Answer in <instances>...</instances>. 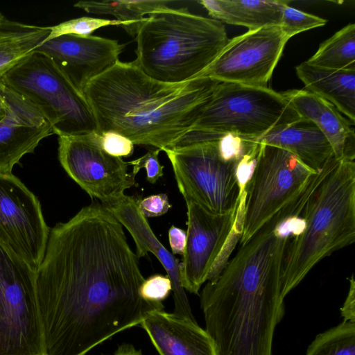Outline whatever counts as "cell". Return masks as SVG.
<instances>
[{
  "label": "cell",
  "mask_w": 355,
  "mask_h": 355,
  "mask_svg": "<svg viewBox=\"0 0 355 355\" xmlns=\"http://www.w3.org/2000/svg\"><path fill=\"white\" fill-rule=\"evenodd\" d=\"M257 142L232 135L187 134L163 150L184 200L213 214L237 211L245 188H240L239 165Z\"/></svg>",
  "instance_id": "8992f818"
},
{
  "label": "cell",
  "mask_w": 355,
  "mask_h": 355,
  "mask_svg": "<svg viewBox=\"0 0 355 355\" xmlns=\"http://www.w3.org/2000/svg\"><path fill=\"white\" fill-rule=\"evenodd\" d=\"M160 151L158 148L150 150L138 159L128 162V165L132 166V175L136 176L141 168H145L146 180L151 184L155 183L164 175V166L160 164L158 157Z\"/></svg>",
  "instance_id": "4dcf8cb0"
},
{
  "label": "cell",
  "mask_w": 355,
  "mask_h": 355,
  "mask_svg": "<svg viewBox=\"0 0 355 355\" xmlns=\"http://www.w3.org/2000/svg\"><path fill=\"white\" fill-rule=\"evenodd\" d=\"M212 19L242 26L249 30L279 26L284 7L288 1L201 0L198 1Z\"/></svg>",
  "instance_id": "7402d4cb"
},
{
  "label": "cell",
  "mask_w": 355,
  "mask_h": 355,
  "mask_svg": "<svg viewBox=\"0 0 355 355\" xmlns=\"http://www.w3.org/2000/svg\"><path fill=\"white\" fill-rule=\"evenodd\" d=\"M171 291L172 283L167 275H155L145 279L139 292L140 296L146 301L162 302Z\"/></svg>",
  "instance_id": "f546056e"
},
{
  "label": "cell",
  "mask_w": 355,
  "mask_h": 355,
  "mask_svg": "<svg viewBox=\"0 0 355 355\" xmlns=\"http://www.w3.org/2000/svg\"><path fill=\"white\" fill-rule=\"evenodd\" d=\"M140 325L159 355H218L212 339L196 322L162 310L150 312Z\"/></svg>",
  "instance_id": "ac0fdd59"
},
{
  "label": "cell",
  "mask_w": 355,
  "mask_h": 355,
  "mask_svg": "<svg viewBox=\"0 0 355 355\" xmlns=\"http://www.w3.org/2000/svg\"><path fill=\"white\" fill-rule=\"evenodd\" d=\"M220 82L197 77L166 83L145 74L132 62L118 61L83 90L98 132L115 131L134 144L163 150L191 132Z\"/></svg>",
  "instance_id": "3957f363"
},
{
  "label": "cell",
  "mask_w": 355,
  "mask_h": 355,
  "mask_svg": "<svg viewBox=\"0 0 355 355\" xmlns=\"http://www.w3.org/2000/svg\"><path fill=\"white\" fill-rule=\"evenodd\" d=\"M168 236L171 253L173 255L180 254L182 257L187 243L186 231L172 225L168 230Z\"/></svg>",
  "instance_id": "836d02e7"
},
{
  "label": "cell",
  "mask_w": 355,
  "mask_h": 355,
  "mask_svg": "<svg viewBox=\"0 0 355 355\" xmlns=\"http://www.w3.org/2000/svg\"><path fill=\"white\" fill-rule=\"evenodd\" d=\"M306 355H355V323L343 321L319 334Z\"/></svg>",
  "instance_id": "484cf974"
},
{
  "label": "cell",
  "mask_w": 355,
  "mask_h": 355,
  "mask_svg": "<svg viewBox=\"0 0 355 355\" xmlns=\"http://www.w3.org/2000/svg\"><path fill=\"white\" fill-rule=\"evenodd\" d=\"M327 22L323 18L304 12L286 4L282 13L279 26L290 39L304 31L323 26Z\"/></svg>",
  "instance_id": "83f0119b"
},
{
  "label": "cell",
  "mask_w": 355,
  "mask_h": 355,
  "mask_svg": "<svg viewBox=\"0 0 355 355\" xmlns=\"http://www.w3.org/2000/svg\"><path fill=\"white\" fill-rule=\"evenodd\" d=\"M185 202L187 243L180 275L184 290L198 294L227 243L236 244L241 239L243 220L237 211L213 214L192 201Z\"/></svg>",
  "instance_id": "4fadbf2b"
},
{
  "label": "cell",
  "mask_w": 355,
  "mask_h": 355,
  "mask_svg": "<svg viewBox=\"0 0 355 355\" xmlns=\"http://www.w3.org/2000/svg\"><path fill=\"white\" fill-rule=\"evenodd\" d=\"M173 3L164 0L80 1L73 6L89 14L112 15L116 20L128 23L130 26L125 30L134 36L139 25L146 20V15L171 8Z\"/></svg>",
  "instance_id": "cb8c5ba5"
},
{
  "label": "cell",
  "mask_w": 355,
  "mask_h": 355,
  "mask_svg": "<svg viewBox=\"0 0 355 355\" xmlns=\"http://www.w3.org/2000/svg\"><path fill=\"white\" fill-rule=\"evenodd\" d=\"M301 216L304 228L290 239L283 257L280 283L284 298L322 259L354 243V159H330Z\"/></svg>",
  "instance_id": "277c9868"
},
{
  "label": "cell",
  "mask_w": 355,
  "mask_h": 355,
  "mask_svg": "<svg viewBox=\"0 0 355 355\" xmlns=\"http://www.w3.org/2000/svg\"><path fill=\"white\" fill-rule=\"evenodd\" d=\"M293 232L284 215L275 214L204 286L205 330L218 355H272L285 311L280 276Z\"/></svg>",
  "instance_id": "7a4b0ae2"
},
{
  "label": "cell",
  "mask_w": 355,
  "mask_h": 355,
  "mask_svg": "<svg viewBox=\"0 0 355 355\" xmlns=\"http://www.w3.org/2000/svg\"><path fill=\"white\" fill-rule=\"evenodd\" d=\"M50 33L49 26L0 21V78L35 50Z\"/></svg>",
  "instance_id": "603a6c76"
},
{
  "label": "cell",
  "mask_w": 355,
  "mask_h": 355,
  "mask_svg": "<svg viewBox=\"0 0 355 355\" xmlns=\"http://www.w3.org/2000/svg\"><path fill=\"white\" fill-rule=\"evenodd\" d=\"M131 234L136 245V255L141 258L151 252L162 263L172 283L175 315L196 322L182 287L180 275V261L157 239L147 218L140 211L137 201L123 195L110 205L106 206Z\"/></svg>",
  "instance_id": "e0dca14e"
},
{
  "label": "cell",
  "mask_w": 355,
  "mask_h": 355,
  "mask_svg": "<svg viewBox=\"0 0 355 355\" xmlns=\"http://www.w3.org/2000/svg\"><path fill=\"white\" fill-rule=\"evenodd\" d=\"M300 118L281 93L268 87L220 82L205 103L190 132L232 135L257 141L270 131Z\"/></svg>",
  "instance_id": "ba28073f"
},
{
  "label": "cell",
  "mask_w": 355,
  "mask_h": 355,
  "mask_svg": "<svg viewBox=\"0 0 355 355\" xmlns=\"http://www.w3.org/2000/svg\"><path fill=\"white\" fill-rule=\"evenodd\" d=\"M7 110V106L4 101L1 88V80H0V121L5 117Z\"/></svg>",
  "instance_id": "d590c367"
},
{
  "label": "cell",
  "mask_w": 355,
  "mask_h": 355,
  "mask_svg": "<svg viewBox=\"0 0 355 355\" xmlns=\"http://www.w3.org/2000/svg\"><path fill=\"white\" fill-rule=\"evenodd\" d=\"M349 287L345 300L340 308L344 322L355 323V280L354 275L349 278Z\"/></svg>",
  "instance_id": "d6a6232c"
},
{
  "label": "cell",
  "mask_w": 355,
  "mask_h": 355,
  "mask_svg": "<svg viewBox=\"0 0 355 355\" xmlns=\"http://www.w3.org/2000/svg\"><path fill=\"white\" fill-rule=\"evenodd\" d=\"M306 62L324 69L355 70V24H347L321 43Z\"/></svg>",
  "instance_id": "d4e9b609"
},
{
  "label": "cell",
  "mask_w": 355,
  "mask_h": 355,
  "mask_svg": "<svg viewBox=\"0 0 355 355\" xmlns=\"http://www.w3.org/2000/svg\"><path fill=\"white\" fill-rule=\"evenodd\" d=\"M298 115L313 122L329 141L336 159H354V130L349 120L327 101L306 89L281 92Z\"/></svg>",
  "instance_id": "d6986e66"
},
{
  "label": "cell",
  "mask_w": 355,
  "mask_h": 355,
  "mask_svg": "<svg viewBox=\"0 0 355 355\" xmlns=\"http://www.w3.org/2000/svg\"><path fill=\"white\" fill-rule=\"evenodd\" d=\"M228 40L222 22L187 8H168L148 15L139 25L133 62L156 80L187 82L199 77Z\"/></svg>",
  "instance_id": "5b68a950"
},
{
  "label": "cell",
  "mask_w": 355,
  "mask_h": 355,
  "mask_svg": "<svg viewBox=\"0 0 355 355\" xmlns=\"http://www.w3.org/2000/svg\"><path fill=\"white\" fill-rule=\"evenodd\" d=\"M1 88L7 110L0 121V174H12L14 166L25 155L33 153L53 131L49 121L29 101L1 80Z\"/></svg>",
  "instance_id": "2e32d148"
},
{
  "label": "cell",
  "mask_w": 355,
  "mask_h": 355,
  "mask_svg": "<svg viewBox=\"0 0 355 355\" xmlns=\"http://www.w3.org/2000/svg\"><path fill=\"white\" fill-rule=\"evenodd\" d=\"M289 38L279 26H266L228 40L199 76L220 83L267 87Z\"/></svg>",
  "instance_id": "8fae6325"
},
{
  "label": "cell",
  "mask_w": 355,
  "mask_h": 355,
  "mask_svg": "<svg viewBox=\"0 0 355 355\" xmlns=\"http://www.w3.org/2000/svg\"><path fill=\"white\" fill-rule=\"evenodd\" d=\"M125 45L99 36L64 35L44 41L35 49L50 56L81 92L113 67Z\"/></svg>",
  "instance_id": "9a60e30c"
},
{
  "label": "cell",
  "mask_w": 355,
  "mask_h": 355,
  "mask_svg": "<svg viewBox=\"0 0 355 355\" xmlns=\"http://www.w3.org/2000/svg\"><path fill=\"white\" fill-rule=\"evenodd\" d=\"M4 18V16L0 12V21Z\"/></svg>",
  "instance_id": "8d00e7d4"
},
{
  "label": "cell",
  "mask_w": 355,
  "mask_h": 355,
  "mask_svg": "<svg viewBox=\"0 0 355 355\" xmlns=\"http://www.w3.org/2000/svg\"><path fill=\"white\" fill-rule=\"evenodd\" d=\"M259 144L246 187L240 243L298 197L318 173L284 149Z\"/></svg>",
  "instance_id": "9c48e42d"
},
{
  "label": "cell",
  "mask_w": 355,
  "mask_h": 355,
  "mask_svg": "<svg viewBox=\"0 0 355 355\" xmlns=\"http://www.w3.org/2000/svg\"><path fill=\"white\" fill-rule=\"evenodd\" d=\"M114 25L121 26L124 29L130 26L128 23L116 19L81 17L62 21L53 26H49L50 33L43 42L64 35L88 36L91 35L97 29Z\"/></svg>",
  "instance_id": "4316f807"
},
{
  "label": "cell",
  "mask_w": 355,
  "mask_h": 355,
  "mask_svg": "<svg viewBox=\"0 0 355 355\" xmlns=\"http://www.w3.org/2000/svg\"><path fill=\"white\" fill-rule=\"evenodd\" d=\"M295 71L307 91L331 103L354 125L355 70L324 69L305 61Z\"/></svg>",
  "instance_id": "44dd1931"
},
{
  "label": "cell",
  "mask_w": 355,
  "mask_h": 355,
  "mask_svg": "<svg viewBox=\"0 0 355 355\" xmlns=\"http://www.w3.org/2000/svg\"><path fill=\"white\" fill-rule=\"evenodd\" d=\"M0 355H45L36 270L1 242Z\"/></svg>",
  "instance_id": "30bf717a"
},
{
  "label": "cell",
  "mask_w": 355,
  "mask_h": 355,
  "mask_svg": "<svg viewBox=\"0 0 355 355\" xmlns=\"http://www.w3.org/2000/svg\"><path fill=\"white\" fill-rule=\"evenodd\" d=\"M256 142L289 151L316 173L321 171L334 157L332 148L322 132L313 122L303 118L270 131Z\"/></svg>",
  "instance_id": "ffe728a7"
},
{
  "label": "cell",
  "mask_w": 355,
  "mask_h": 355,
  "mask_svg": "<svg viewBox=\"0 0 355 355\" xmlns=\"http://www.w3.org/2000/svg\"><path fill=\"white\" fill-rule=\"evenodd\" d=\"M49 232L37 197L12 174H0V242L36 270Z\"/></svg>",
  "instance_id": "5bb4252c"
},
{
  "label": "cell",
  "mask_w": 355,
  "mask_h": 355,
  "mask_svg": "<svg viewBox=\"0 0 355 355\" xmlns=\"http://www.w3.org/2000/svg\"><path fill=\"white\" fill-rule=\"evenodd\" d=\"M137 205L140 211L146 218L162 216L171 207L166 193L148 196L137 202Z\"/></svg>",
  "instance_id": "1f68e13d"
},
{
  "label": "cell",
  "mask_w": 355,
  "mask_h": 355,
  "mask_svg": "<svg viewBox=\"0 0 355 355\" xmlns=\"http://www.w3.org/2000/svg\"><path fill=\"white\" fill-rule=\"evenodd\" d=\"M58 137L60 164L92 198L110 205L135 185V176L128 172V162L105 152L89 134Z\"/></svg>",
  "instance_id": "7c38bea8"
},
{
  "label": "cell",
  "mask_w": 355,
  "mask_h": 355,
  "mask_svg": "<svg viewBox=\"0 0 355 355\" xmlns=\"http://www.w3.org/2000/svg\"><path fill=\"white\" fill-rule=\"evenodd\" d=\"M138 259L121 223L96 200L50 230L36 270L45 355H86L164 310L140 296Z\"/></svg>",
  "instance_id": "6da1fadb"
},
{
  "label": "cell",
  "mask_w": 355,
  "mask_h": 355,
  "mask_svg": "<svg viewBox=\"0 0 355 355\" xmlns=\"http://www.w3.org/2000/svg\"><path fill=\"white\" fill-rule=\"evenodd\" d=\"M94 141L105 152L117 157H128L134 152V144L115 131L95 132L89 134Z\"/></svg>",
  "instance_id": "f1b7e54d"
},
{
  "label": "cell",
  "mask_w": 355,
  "mask_h": 355,
  "mask_svg": "<svg viewBox=\"0 0 355 355\" xmlns=\"http://www.w3.org/2000/svg\"><path fill=\"white\" fill-rule=\"evenodd\" d=\"M0 79L42 113L51 124L53 134L81 135L98 131L83 92L44 53L34 50Z\"/></svg>",
  "instance_id": "52a82bcc"
},
{
  "label": "cell",
  "mask_w": 355,
  "mask_h": 355,
  "mask_svg": "<svg viewBox=\"0 0 355 355\" xmlns=\"http://www.w3.org/2000/svg\"><path fill=\"white\" fill-rule=\"evenodd\" d=\"M112 355H143L140 350H137L131 344H123L118 347Z\"/></svg>",
  "instance_id": "e575fe53"
}]
</instances>
